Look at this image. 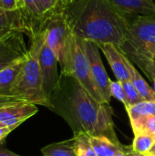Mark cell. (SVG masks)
I'll return each mask as SVG.
<instances>
[{"label": "cell", "mask_w": 155, "mask_h": 156, "mask_svg": "<svg viewBox=\"0 0 155 156\" xmlns=\"http://www.w3.org/2000/svg\"><path fill=\"white\" fill-rule=\"evenodd\" d=\"M51 111L63 117L73 133L103 135L119 143L113 122V110L96 101L76 80L60 75L59 84L50 99Z\"/></svg>", "instance_id": "cell-1"}, {"label": "cell", "mask_w": 155, "mask_h": 156, "mask_svg": "<svg viewBox=\"0 0 155 156\" xmlns=\"http://www.w3.org/2000/svg\"><path fill=\"white\" fill-rule=\"evenodd\" d=\"M75 36L97 45L124 42L131 20L110 0H76L66 11Z\"/></svg>", "instance_id": "cell-2"}, {"label": "cell", "mask_w": 155, "mask_h": 156, "mask_svg": "<svg viewBox=\"0 0 155 156\" xmlns=\"http://www.w3.org/2000/svg\"><path fill=\"white\" fill-rule=\"evenodd\" d=\"M31 45L26 56L22 69L12 87L11 96L19 101L41 105L51 109L42 85V77L38 62V52L44 41L43 33L31 39Z\"/></svg>", "instance_id": "cell-3"}, {"label": "cell", "mask_w": 155, "mask_h": 156, "mask_svg": "<svg viewBox=\"0 0 155 156\" xmlns=\"http://www.w3.org/2000/svg\"><path fill=\"white\" fill-rule=\"evenodd\" d=\"M58 64L61 69L60 75L73 78L96 101L105 103L92 78L84 39L73 35L69 44L63 51Z\"/></svg>", "instance_id": "cell-4"}, {"label": "cell", "mask_w": 155, "mask_h": 156, "mask_svg": "<svg viewBox=\"0 0 155 156\" xmlns=\"http://www.w3.org/2000/svg\"><path fill=\"white\" fill-rule=\"evenodd\" d=\"M155 43V16H138L131 20L128 34L119 49L134 64L153 59L149 47Z\"/></svg>", "instance_id": "cell-5"}, {"label": "cell", "mask_w": 155, "mask_h": 156, "mask_svg": "<svg viewBox=\"0 0 155 156\" xmlns=\"http://www.w3.org/2000/svg\"><path fill=\"white\" fill-rule=\"evenodd\" d=\"M42 33L46 44L53 50L58 60H59L74 35L69 27L66 12L49 17L43 27Z\"/></svg>", "instance_id": "cell-6"}, {"label": "cell", "mask_w": 155, "mask_h": 156, "mask_svg": "<svg viewBox=\"0 0 155 156\" xmlns=\"http://www.w3.org/2000/svg\"><path fill=\"white\" fill-rule=\"evenodd\" d=\"M38 62L42 77L43 90L50 101L52 95L58 87L60 75L58 71V60L53 50L46 44L45 39L39 48Z\"/></svg>", "instance_id": "cell-7"}, {"label": "cell", "mask_w": 155, "mask_h": 156, "mask_svg": "<svg viewBox=\"0 0 155 156\" xmlns=\"http://www.w3.org/2000/svg\"><path fill=\"white\" fill-rule=\"evenodd\" d=\"M86 51L89 58L91 74L93 80L104 101L105 103L110 104L111 100V81L105 67L103 65L100 54V48L98 45L92 41L85 40Z\"/></svg>", "instance_id": "cell-8"}, {"label": "cell", "mask_w": 155, "mask_h": 156, "mask_svg": "<svg viewBox=\"0 0 155 156\" xmlns=\"http://www.w3.org/2000/svg\"><path fill=\"white\" fill-rule=\"evenodd\" d=\"M27 52L23 32L15 30L0 36V71L26 57Z\"/></svg>", "instance_id": "cell-9"}, {"label": "cell", "mask_w": 155, "mask_h": 156, "mask_svg": "<svg viewBox=\"0 0 155 156\" xmlns=\"http://www.w3.org/2000/svg\"><path fill=\"white\" fill-rule=\"evenodd\" d=\"M37 105L18 101L0 108V123L5 126L17 128L26 120L37 114Z\"/></svg>", "instance_id": "cell-10"}, {"label": "cell", "mask_w": 155, "mask_h": 156, "mask_svg": "<svg viewBox=\"0 0 155 156\" xmlns=\"http://www.w3.org/2000/svg\"><path fill=\"white\" fill-rule=\"evenodd\" d=\"M21 31L33 38L36 34L21 9L6 10L0 7V36L10 31Z\"/></svg>", "instance_id": "cell-11"}, {"label": "cell", "mask_w": 155, "mask_h": 156, "mask_svg": "<svg viewBox=\"0 0 155 156\" xmlns=\"http://www.w3.org/2000/svg\"><path fill=\"white\" fill-rule=\"evenodd\" d=\"M98 47L103 52L117 80H120L121 82L131 80V76L124 61V54L118 47L110 43L100 44L98 45Z\"/></svg>", "instance_id": "cell-12"}, {"label": "cell", "mask_w": 155, "mask_h": 156, "mask_svg": "<svg viewBox=\"0 0 155 156\" xmlns=\"http://www.w3.org/2000/svg\"><path fill=\"white\" fill-rule=\"evenodd\" d=\"M111 3L130 18L138 16H155L153 0H110Z\"/></svg>", "instance_id": "cell-13"}, {"label": "cell", "mask_w": 155, "mask_h": 156, "mask_svg": "<svg viewBox=\"0 0 155 156\" xmlns=\"http://www.w3.org/2000/svg\"><path fill=\"white\" fill-rule=\"evenodd\" d=\"M26 57L13 62L0 71V96H11V90L24 65Z\"/></svg>", "instance_id": "cell-14"}, {"label": "cell", "mask_w": 155, "mask_h": 156, "mask_svg": "<svg viewBox=\"0 0 155 156\" xmlns=\"http://www.w3.org/2000/svg\"><path fill=\"white\" fill-rule=\"evenodd\" d=\"M90 139L97 156H115L128 148V145L113 142L103 135H90Z\"/></svg>", "instance_id": "cell-15"}, {"label": "cell", "mask_w": 155, "mask_h": 156, "mask_svg": "<svg viewBox=\"0 0 155 156\" xmlns=\"http://www.w3.org/2000/svg\"><path fill=\"white\" fill-rule=\"evenodd\" d=\"M124 61L128 68L130 76H131V81L132 82V84L136 88L137 91L140 93V95L143 99V101H155V92L153 89L141 76L139 71L135 69L134 65L125 55H124Z\"/></svg>", "instance_id": "cell-16"}, {"label": "cell", "mask_w": 155, "mask_h": 156, "mask_svg": "<svg viewBox=\"0 0 155 156\" xmlns=\"http://www.w3.org/2000/svg\"><path fill=\"white\" fill-rule=\"evenodd\" d=\"M43 156H77L73 137L71 139L50 144L41 149Z\"/></svg>", "instance_id": "cell-17"}, {"label": "cell", "mask_w": 155, "mask_h": 156, "mask_svg": "<svg viewBox=\"0 0 155 156\" xmlns=\"http://www.w3.org/2000/svg\"><path fill=\"white\" fill-rule=\"evenodd\" d=\"M134 135L148 134L155 138V116L143 115L130 119Z\"/></svg>", "instance_id": "cell-18"}, {"label": "cell", "mask_w": 155, "mask_h": 156, "mask_svg": "<svg viewBox=\"0 0 155 156\" xmlns=\"http://www.w3.org/2000/svg\"><path fill=\"white\" fill-rule=\"evenodd\" d=\"M90 134L86 133H76L73 135L75 151L77 156H97L90 143Z\"/></svg>", "instance_id": "cell-19"}, {"label": "cell", "mask_w": 155, "mask_h": 156, "mask_svg": "<svg viewBox=\"0 0 155 156\" xmlns=\"http://www.w3.org/2000/svg\"><path fill=\"white\" fill-rule=\"evenodd\" d=\"M76 0H40L44 14L48 19L56 14L66 12Z\"/></svg>", "instance_id": "cell-20"}, {"label": "cell", "mask_w": 155, "mask_h": 156, "mask_svg": "<svg viewBox=\"0 0 155 156\" xmlns=\"http://www.w3.org/2000/svg\"><path fill=\"white\" fill-rule=\"evenodd\" d=\"M155 143V138L148 134H136L132 144L134 152L147 154L151 152Z\"/></svg>", "instance_id": "cell-21"}, {"label": "cell", "mask_w": 155, "mask_h": 156, "mask_svg": "<svg viewBox=\"0 0 155 156\" xmlns=\"http://www.w3.org/2000/svg\"><path fill=\"white\" fill-rule=\"evenodd\" d=\"M129 118L132 119L143 115H154L155 116V101H143L142 102L131 106L126 109Z\"/></svg>", "instance_id": "cell-22"}, {"label": "cell", "mask_w": 155, "mask_h": 156, "mask_svg": "<svg viewBox=\"0 0 155 156\" xmlns=\"http://www.w3.org/2000/svg\"><path fill=\"white\" fill-rule=\"evenodd\" d=\"M125 94H126V98H127V101H128V108H130L131 106L136 105L140 102H142L143 101V99L142 98V96L140 95V93L137 91L136 88L134 87V85L132 84V82L131 80H126L122 82ZM126 108V109H128Z\"/></svg>", "instance_id": "cell-23"}, {"label": "cell", "mask_w": 155, "mask_h": 156, "mask_svg": "<svg viewBox=\"0 0 155 156\" xmlns=\"http://www.w3.org/2000/svg\"><path fill=\"white\" fill-rule=\"evenodd\" d=\"M111 97L121 101L124 105L125 109L128 108V101H127L126 94H125L122 83L120 80L111 81Z\"/></svg>", "instance_id": "cell-24"}, {"label": "cell", "mask_w": 155, "mask_h": 156, "mask_svg": "<svg viewBox=\"0 0 155 156\" xmlns=\"http://www.w3.org/2000/svg\"><path fill=\"white\" fill-rule=\"evenodd\" d=\"M138 67L144 72V74L149 78V80L153 82V89L155 92V60L148 59L137 64Z\"/></svg>", "instance_id": "cell-25"}, {"label": "cell", "mask_w": 155, "mask_h": 156, "mask_svg": "<svg viewBox=\"0 0 155 156\" xmlns=\"http://www.w3.org/2000/svg\"><path fill=\"white\" fill-rule=\"evenodd\" d=\"M0 7L6 10L19 9V0H0Z\"/></svg>", "instance_id": "cell-26"}, {"label": "cell", "mask_w": 155, "mask_h": 156, "mask_svg": "<svg viewBox=\"0 0 155 156\" xmlns=\"http://www.w3.org/2000/svg\"><path fill=\"white\" fill-rule=\"evenodd\" d=\"M16 128L14 127H9V126H5L0 123V146L2 144H4L5 139L7 138V136L15 130Z\"/></svg>", "instance_id": "cell-27"}, {"label": "cell", "mask_w": 155, "mask_h": 156, "mask_svg": "<svg viewBox=\"0 0 155 156\" xmlns=\"http://www.w3.org/2000/svg\"><path fill=\"white\" fill-rule=\"evenodd\" d=\"M18 101H19L18 100H16V98L12 96H0V108L12 104V103L18 102Z\"/></svg>", "instance_id": "cell-28"}, {"label": "cell", "mask_w": 155, "mask_h": 156, "mask_svg": "<svg viewBox=\"0 0 155 156\" xmlns=\"http://www.w3.org/2000/svg\"><path fill=\"white\" fill-rule=\"evenodd\" d=\"M115 156H136V152L133 151L132 145L128 146V148L122 152H120L118 154H116Z\"/></svg>", "instance_id": "cell-29"}, {"label": "cell", "mask_w": 155, "mask_h": 156, "mask_svg": "<svg viewBox=\"0 0 155 156\" xmlns=\"http://www.w3.org/2000/svg\"><path fill=\"white\" fill-rule=\"evenodd\" d=\"M0 156H23L16 154L9 150H7L6 148H4L2 146H0Z\"/></svg>", "instance_id": "cell-30"}, {"label": "cell", "mask_w": 155, "mask_h": 156, "mask_svg": "<svg viewBox=\"0 0 155 156\" xmlns=\"http://www.w3.org/2000/svg\"><path fill=\"white\" fill-rule=\"evenodd\" d=\"M148 51H149L150 56H151L153 59H155V43L154 44H153V45H151V46L149 47Z\"/></svg>", "instance_id": "cell-31"}, {"label": "cell", "mask_w": 155, "mask_h": 156, "mask_svg": "<svg viewBox=\"0 0 155 156\" xmlns=\"http://www.w3.org/2000/svg\"><path fill=\"white\" fill-rule=\"evenodd\" d=\"M151 154H154L155 153V143L154 144H153V148H152V150H151V152H150Z\"/></svg>", "instance_id": "cell-32"}, {"label": "cell", "mask_w": 155, "mask_h": 156, "mask_svg": "<svg viewBox=\"0 0 155 156\" xmlns=\"http://www.w3.org/2000/svg\"><path fill=\"white\" fill-rule=\"evenodd\" d=\"M136 156H148L147 154H138L136 153Z\"/></svg>", "instance_id": "cell-33"}, {"label": "cell", "mask_w": 155, "mask_h": 156, "mask_svg": "<svg viewBox=\"0 0 155 156\" xmlns=\"http://www.w3.org/2000/svg\"><path fill=\"white\" fill-rule=\"evenodd\" d=\"M147 155H148V156H155V154H151V153H149V154H147Z\"/></svg>", "instance_id": "cell-34"}, {"label": "cell", "mask_w": 155, "mask_h": 156, "mask_svg": "<svg viewBox=\"0 0 155 156\" xmlns=\"http://www.w3.org/2000/svg\"><path fill=\"white\" fill-rule=\"evenodd\" d=\"M155 154V153H154V154Z\"/></svg>", "instance_id": "cell-35"}, {"label": "cell", "mask_w": 155, "mask_h": 156, "mask_svg": "<svg viewBox=\"0 0 155 156\" xmlns=\"http://www.w3.org/2000/svg\"><path fill=\"white\" fill-rule=\"evenodd\" d=\"M154 60H155V59H154Z\"/></svg>", "instance_id": "cell-36"}]
</instances>
